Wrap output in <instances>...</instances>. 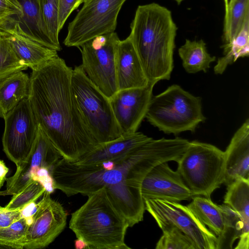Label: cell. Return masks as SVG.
<instances>
[{"label": "cell", "instance_id": "f1b7e54d", "mask_svg": "<svg viewBox=\"0 0 249 249\" xmlns=\"http://www.w3.org/2000/svg\"><path fill=\"white\" fill-rule=\"evenodd\" d=\"M30 216L23 215L9 226L0 229V246L17 249H24Z\"/></svg>", "mask_w": 249, "mask_h": 249}, {"label": "cell", "instance_id": "4dcf8cb0", "mask_svg": "<svg viewBox=\"0 0 249 249\" xmlns=\"http://www.w3.org/2000/svg\"><path fill=\"white\" fill-rule=\"evenodd\" d=\"M45 191V187L40 182L34 181L13 195L5 208L10 210H23L42 196Z\"/></svg>", "mask_w": 249, "mask_h": 249}, {"label": "cell", "instance_id": "277c9868", "mask_svg": "<svg viewBox=\"0 0 249 249\" xmlns=\"http://www.w3.org/2000/svg\"><path fill=\"white\" fill-rule=\"evenodd\" d=\"M88 196L71 215L70 229L88 249H127L124 237L129 224L103 188Z\"/></svg>", "mask_w": 249, "mask_h": 249}, {"label": "cell", "instance_id": "7c38bea8", "mask_svg": "<svg viewBox=\"0 0 249 249\" xmlns=\"http://www.w3.org/2000/svg\"><path fill=\"white\" fill-rule=\"evenodd\" d=\"M3 119V150L17 166L29 156L37 136L38 124L28 98L22 100Z\"/></svg>", "mask_w": 249, "mask_h": 249}, {"label": "cell", "instance_id": "60d3db41", "mask_svg": "<svg viewBox=\"0 0 249 249\" xmlns=\"http://www.w3.org/2000/svg\"><path fill=\"white\" fill-rule=\"evenodd\" d=\"M3 23H3V22H2L0 21V24H3Z\"/></svg>", "mask_w": 249, "mask_h": 249}, {"label": "cell", "instance_id": "5bb4252c", "mask_svg": "<svg viewBox=\"0 0 249 249\" xmlns=\"http://www.w3.org/2000/svg\"><path fill=\"white\" fill-rule=\"evenodd\" d=\"M155 85L118 90L110 98L116 120L123 135L137 131L145 117Z\"/></svg>", "mask_w": 249, "mask_h": 249}, {"label": "cell", "instance_id": "cb8c5ba5", "mask_svg": "<svg viewBox=\"0 0 249 249\" xmlns=\"http://www.w3.org/2000/svg\"><path fill=\"white\" fill-rule=\"evenodd\" d=\"M223 56L219 57L214 67L216 74H222L227 67L241 57L249 55V16L237 35L229 43L221 46Z\"/></svg>", "mask_w": 249, "mask_h": 249}, {"label": "cell", "instance_id": "74e56055", "mask_svg": "<svg viewBox=\"0 0 249 249\" xmlns=\"http://www.w3.org/2000/svg\"><path fill=\"white\" fill-rule=\"evenodd\" d=\"M224 2V5H225V12H226L227 10L228 6V3H229V0H223Z\"/></svg>", "mask_w": 249, "mask_h": 249}, {"label": "cell", "instance_id": "ba28073f", "mask_svg": "<svg viewBox=\"0 0 249 249\" xmlns=\"http://www.w3.org/2000/svg\"><path fill=\"white\" fill-rule=\"evenodd\" d=\"M61 155L38 125L32 151L23 162L17 165L15 174L6 178V189L0 196L14 195L34 181L40 182L50 193L54 191L53 169Z\"/></svg>", "mask_w": 249, "mask_h": 249}, {"label": "cell", "instance_id": "83f0119b", "mask_svg": "<svg viewBox=\"0 0 249 249\" xmlns=\"http://www.w3.org/2000/svg\"><path fill=\"white\" fill-rule=\"evenodd\" d=\"M9 33L5 23L0 24V81L15 72L28 69L11 47L8 40Z\"/></svg>", "mask_w": 249, "mask_h": 249}, {"label": "cell", "instance_id": "ffe728a7", "mask_svg": "<svg viewBox=\"0 0 249 249\" xmlns=\"http://www.w3.org/2000/svg\"><path fill=\"white\" fill-rule=\"evenodd\" d=\"M8 29V40L13 51L17 57L32 70L58 56L57 51Z\"/></svg>", "mask_w": 249, "mask_h": 249}, {"label": "cell", "instance_id": "e0dca14e", "mask_svg": "<svg viewBox=\"0 0 249 249\" xmlns=\"http://www.w3.org/2000/svg\"><path fill=\"white\" fill-rule=\"evenodd\" d=\"M118 90L147 86L149 82L134 46L128 36L119 41L116 55Z\"/></svg>", "mask_w": 249, "mask_h": 249}, {"label": "cell", "instance_id": "484cf974", "mask_svg": "<svg viewBox=\"0 0 249 249\" xmlns=\"http://www.w3.org/2000/svg\"><path fill=\"white\" fill-rule=\"evenodd\" d=\"M222 40L230 42L242 28L249 16V0H230L225 12Z\"/></svg>", "mask_w": 249, "mask_h": 249}, {"label": "cell", "instance_id": "d6986e66", "mask_svg": "<svg viewBox=\"0 0 249 249\" xmlns=\"http://www.w3.org/2000/svg\"><path fill=\"white\" fill-rule=\"evenodd\" d=\"M151 138L138 131L124 134L116 140L97 144L74 163L79 165L97 164L124 155Z\"/></svg>", "mask_w": 249, "mask_h": 249}, {"label": "cell", "instance_id": "9a60e30c", "mask_svg": "<svg viewBox=\"0 0 249 249\" xmlns=\"http://www.w3.org/2000/svg\"><path fill=\"white\" fill-rule=\"evenodd\" d=\"M141 191L144 200L161 199L179 202L194 196L178 172L172 170L167 162L156 166L145 176Z\"/></svg>", "mask_w": 249, "mask_h": 249}, {"label": "cell", "instance_id": "7402d4cb", "mask_svg": "<svg viewBox=\"0 0 249 249\" xmlns=\"http://www.w3.org/2000/svg\"><path fill=\"white\" fill-rule=\"evenodd\" d=\"M30 77L23 71L15 72L0 81V118L28 97Z\"/></svg>", "mask_w": 249, "mask_h": 249}, {"label": "cell", "instance_id": "603a6c76", "mask_svg": "<svg viewBox=\"0 0 249 249\" xmlns=\"http://www.w3.org/2000/svg\"><path fill=\"white\" fill-rule=\"evenodd\" d=\"M178 53L183 68L189 73H206L210 64L216 60V57L208 52L206 44L202 39L192 41L186 39L178 49Z\"/></svg>", "mask_w": 249, "mask_h": 249}, {"label": "cell", "instance_id": "9c48e42d", "mask_svg": "<svg viewBox=\"0 0 249 249\" xmlns=\"http://www.w3.org/2000/svg\"><path fill=\"white\" fill-rule=\"evenodd\" d=\"M126 0H87L69 23L64 44L79 48L97 36L114 32L119 12Z\"/></svg>", "mask_w": 249, "mask_h": 249}, {"label": "cell", "instance_id": "30bf717a", "mask_svg": "<svg viewBox=\"0 0 249 249\" xmlns=\"http://www.w3.org/2000/svg\"><path fill=\"white\" fill-rule=\"evenodd\" d=\"M120 41L114 32L97 36L78 48L81 53L83 70L109 98L118 91L116 55Z\"/></svg>", "mask_w": 249, "mask_h": 249}, {"label": "cell", "instance_id": "836d02e7", "mask_svg": "<svg viewBox=\"0 0 249 249\" xmlns=\"http://www.w3.org/2000/svg\"><path fill=\"white\" fill-rule=\"evenodd\" d=\"M87 0H59V31L63 28L66 20L73 11Z\"/></svg>", "mask_w": 249, "mask_h": 249}, {"label": "cell", "instance_id": "6da1fadb", "mask_svg": "<svg viewBox=\"0 0 249 249\" xmlns=\"http://www.w3.org/2000/svg\"><path fill=\"white\" fill-rule=\"evenodd\" d=\"M72 72L59 56L32 70L28 98L38 125L61 157L74 162L98 144L77 108Z\"/></svg>", "mask_w": 249, "mask_h": 249}, {"label": "cell", "instance_id": "8d00e7d4", "mask_svg": "<svg viewBox=\"0 0 249 249\" xmlns=\"http://www.w3.org/2000/svg\"><path fill=\"white\" fill-rule=\"evenodd\" d=\"M75 247L76 249H88V246L86 243L78 238L75 241Z\"/></svg>", "mask_w": 249, "mask_h": 249}, {"label": "cell", "instance_id": "1f68e13d", "mask_svg": "<svg viewBox=\"0 0 249 249\" xmlns=\"http://www.w3.org/2000/svg\"><path fill=\"white\" fill-rule=\"evenodd\" d=\"M161 230L163 234L156 249H196L192 240L177 228L166 227Z\"/></svg>", "mask_w": 249, "mask_h": 249}, {"label": "cell", "instance_id": "d6a6232c", "mask_svg": "<svg viewBox=\"0 0 249 249\" xmlns=\"http://www.w3.org/2000/svg\"><path fill=\"white\" fill-rule=\"evenodd\" d=\"M21 15V8L18 0H0V22L6 23Z\"/></svg>", "mask_w": 249, "mask_h": 249}, {"label": "cell", "instance_id": "7a4b0ae2", "mask_svg": "<svg viewBox=\"0 0 249 249\" xmlns=\"http://www.w3.org/2000/svg\"><path fill=\"white\" fill-rule=\"evenodd\" d=\"M142 144L124 155L95 164L79 165L59 160L52 172L55 189L67 196H88L105 188L129 227L133 226L143 220L145 210L141 186L148 171L142 160Z\"/></svg>", "mask_w": 249, "mask_h": 249}, {"label": "cell", "instance_id": "4fadbf2b", "mask_svg": "<svg viewBox=\"0 0 249 249\" xmlns=\"http://www.w3.org/2000/svg\"><path fill=\"white\" fill-rule=\"evenodd\" d=\"M44 192L31 213V222L24 242V249L46 247L62 232L67 224V214L62 205Z\"/></svg>", "mask_w": 249, "mask_h": 249}, {"label": "cell", "instance_id": "3957f363", "mask_svg": "<svg viewBox=\"0 0 249 249\" xmlns=\"http://www.w3.org/2000/svg\"><path fill=\"white\" fill-rule=\"evenodd\" d=\"M128 36L149 83L169 80L178 27L171 12L156 3L139 5Z\"/></svg>", "mask_w": 249, "mask_h": 249}, {"label": "cell", "instance_id": "44dd1931", "mask_svg": "<svg viewBox=\"0 0 249 249\" xmlns=\"http://www.w3.org/2000/svg\"><path fill=\"white\" fill-rule=\"evenodd\" d=\"M224 204L235 211L244 224L243 233L235 249H248L249 245V179L238 178L228 184Z\"/></svg>", "mask_w": 249, "mask_h": 249}, {"label": "cell", "instance_id": "ac0fdd59", "mask_svg": "<svg viewBox=\"0 0 249 249\" xmlns=\"http://www.w3.org/2000/svg\"><path fill=\"white\" fill-rule=\"evenodd\" d=\"M225 153L226 185L238 178L249 179V120L232 136Z\"/></svg>", "mask_w": 249, "mask_h": 249}, {"label": "cell", "instance_id": "52a82bcc", "mask_svg": "<svg viewBox=\"0 0 249 249\" xmlns=\"http://www.w3.org/2000/svg\"><path fill=\"white\" fill-rule=\"evenodd\" d=\"M177 171L194 196L210 198L224 182V151L197 141L190 142L177 161Z\"/></svg>", "mask_w": 249, "mask_h": 249}, {"label": "cell", "instance_id": "4316f807", "mask_svg": "<svg viewBox=\"0 0 249 249\" xmlns=\"http://www.w3.org/2000/svg\"><path fill=\"white\" fill-rule=\"evenodd\" d=\"M223 215V227L217 236L215 249H231L235 241L243 233L244 224L240 216L228 205H220Z\"/></svg>", "mask_w": 249, "mask_h": 249}, {"label": "cell", "instance_id": "5b68a950", "mask_svg": "<svg viewBox=\"0 0 249 249\" xmlns=\"http://www.w3.org/2000/svg\"><path fill=\"white\" fill-rule=\"evenodd\" d=\"M145 118L165 134L177 135L195 132L206 120L202 109V100L174 84L161 93L152 96Z\"/></svg>", "mask_w": 249, "mask_h": 249}, {"label": "cell", "instance_id": "f546056e", "mask_svg": "<svg viewBox=\"0 0 249 249\" xmlns=\"http://www.w3.org/2000/svg\"><path fill=\"white\" fill-rule=\"evenodd\" d=\"M42 17L48 33L55 45L60 50L59 41V0H39Z\"/></svg>", "mask_w": 249, "mask_h": 249}, {"label": "cell", "instance_id": "e575fe53", "mask_svg": "<svg viewBox=\"0 0 249 249\" xmlns=\"http://www.w3.org/2000/svg\"><path fill=\"white\" fill-rule=\"evenodd\" d=\"M23 210H10L0 205V229L7 227L20 218Z\"/></svg>", "mask_w": 249, "mask_h": 249}, {"label": "cell", "instance_id": "ab89813d", "mask_svg": "<svg viewBox=\"0 0 249 249\" xmlns=\"http://www.w3.org/2000/svg\"><path fill=\"white\" fill-rule=\"evenodd\" d=\"M142 146H143V144H142ZM143 160H144V159H143ZM144 163H145V162H144ZM145 165H146V164H145ZM146 167H147V166H146Z\"/></svg>", "mask_w": 249, "mask_h": 249}, {"label": "cell", "instance_id": "2e32d148", "mask_svg": "<svg viewBox=\"0 0 249 249\" xmlns=\"http://www.w3.org/2000/svg\"><path fill=\"white\" fill-rule=\"evenodd\" d=\"M22 15L6 23L8 29L49 48L61 51L51 39L44 22L39 0H18Z\"/></svg>", "mask_w": 249, "mask_h": 249}, {"label": "cell", "instance_id": "d590c367", "mask_svg": "<svg viewBox=\"0 0 249 249\" xmlns=\"http://www.w3.org/2000/svg\"><path fill=\"white\" fill-rule=\"evenodd\" d=\"M9 171L4 161L0 160V189L6 181V175Z\"/></svg>", "mask_w": 249, "mask_h": 249}, {"label": "cell", "instance_id": "d4e9b609", "mask_svg": "<svg viewBox=\"0 0 249 249\" xmlns=\"http://www.w3.org/2000/svg\"><path fill=\"white\" fill-rule=\"evenodd\" d=\"M187 206L199 220L216 236L223 227V215L220 205L213 202L210 198L195 196Z\"/></svg>", "mask_w": 249, "mask_h": 249}, {"label": "cell", "instance_id": "8fae6325", "mask_svg": "<svg viewBox=\"0 0 249 249\" xmlns=\"http://www.w3.org/2000/svg\"><path fill=\"white\" fill-rule=\"evenodd\" d=\"M145 209L159 227L173 226L193 242L196 249H215L217 236L205 226L187 206L161 199L144 200Z\"/></svg>", "mask_w": 249, "mask_h": 249}, {"label": "cell", "instance_id": "f35d334b", "mask_svg": "<svg viewBox=\"0 0 249 249\" xmlns=\"http://www.w3.org/2000/svg\"><path fill=\"white\" fill-rule=\"evenodd\" d=\"M175 0V1L177 3V4L179 5V4H180L182 2V1H183L184 0Z\"/></svg>", "mask_w": 249, "mask_h": 249}, {"label": "cell", "instance_id": "8992f818", "mask_svg": "<svg viewBox=\"0 0 249 249\" xmlns=\"http://www.w3.org/2000/svg\"><path fill=\"white\" fill-rule=\"evenodd\" d=\"M71 83L80 117L96 143H105L122 136L109 98L89 79L81 65L72 69Z\"/></svg>", "mask_w": 249, "mask_h": 249}]
</instances>
